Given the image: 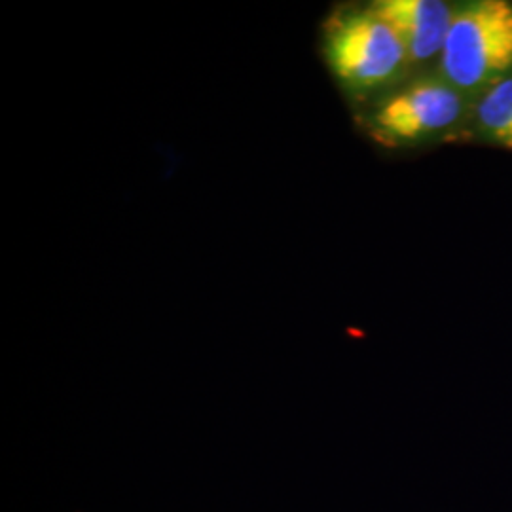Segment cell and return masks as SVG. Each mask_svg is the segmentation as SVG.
<instances>
[{
  "label": "cell",
  "mask_w": 512,
  "mask_h": 512,
  "mask_svg": "<svg viewBox=\"0 0 512 512\" xmlns=\"http://www.w3.org/2000/svg\"><path fill=\"white\" fill-rule=\"evenodd\" d=\"M475 101L433 69L408 76L359 109V126L387 150L467 141Z\"/></svg>",
  "instance_id": "1"
},
{
  "label": "cell",
  "mask_w": 512,
  "mask_h": 512,
  "mask_svg": "<svg viewBox=\"0 0 512 512\" xmlns=\"http://www.w3.org/2000/svg\"><path fill=\"white\" fill-rule=\"evenodd\" d=\"M321 52L330 76L357 107L416 74L403 40L372 2L336 8L323 25Z\"/></svg>",
  "instance_id": "2"
},
{
  "label": "cell",
  "mask_w": 512,
  "mask_h": 512,
  "mask_svg": "<svg viewBox=\"0 0 512 512\" xmlns=\"http://www.w3.org/2000/svg\"><path fill=\"white\" fill-rule=\"evenodd\" d=\"M437 71L473 101L512 74V2H458Z\"/></svg>",
  "instance_id": "3"
},
{
  "label": "cell",
  "mask_w": 512,
  "mask_h": 512,
  "mask_svg": "<svg viewBox=\"0 0 512 512\" xmlns=\"http://www.w3.org/2000/svg\"><path fill=\"white\" fill-rule=\"evenodd\" d=\"M372 6L403 40L414 73L437 69L454 19V2L374 0Z\"/></svg>",
  "instance_id": "4"
},
{
  "label": "cell",
  "mask_w": 512,
  "mask_h": 512,
  "mask_svg": "<svg viewBox=\"0 0 512 512\" xmlns=\"http://www.w3.org/2000/svg\"><path fill=\"white\" fill-rule=\"evenodd\" d=\"M467 141L512 152V74L476 97Z\"/></svg>",
  "instance_id": "5"
}]
</instances>
